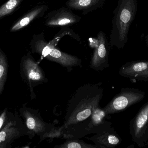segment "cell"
<instances>
[{"label":"cell","instance_id":"1","mask_svg":"<svg viewBox=\"0 0 148 148\" xmlns=\"http://www.w3.org/2000/svg\"><path fill=\"white\" fill-rule=\"evenodd\" d=\"M103 89L97 85L87 84L80 87L69 100L65 116L64 128L85 120L99 107Z\"/></svg>","mask_w":148,"mask_h":148},{"label":"cell","instance_id":"2","mask_svg":"<svg viewBox=\"0 0 148 148\" xmlns=\"http://www.w3.org/2000/svg\"><path fill=\"white\" fill-rule=\"evenodd\" d=\"M137 9V0H118L114 11L110 36V45L111 47L121 49L127 43L130 28Z\"/></svg>","mask_w":148,"mask_h":148},{"label":"cell","instance_id":"3","mask_svg":"<svg viewBox=\"0 0 148 148\" xmlns=\"http://www.w3.org/2000/svg\"><path fill=\"white\" fill-rule=\"evenodd\" d=\"M30 45L32 53H37L49 61L57 63L63 67H76L82 63L81 59L77 56L62 52L51 41L48 42L43 32L34 35Z\"/></svg>","mask_w":148,"mask_h":148},{"label":"cell","instance_id":"4","mask_svg":"<svg viewBox=\"0 0 148 148\" xmlns=\"http://www.w3.org/2000/svg\"><path fill=\"white\" fill-rule=\"evenodd\" d=\"M20 74L22 80L27 85L31 100L35 99L34 88L47 83L48 80L40 66L29 53L22 57L20 63Z\"/></svg>","mask_w":148,"mask_h":148},{"label":"cell","instance_id":"5","mask_svg":"<svg viewBox=\"0 0 148 148\" xmlns=\"http://www.w3.org/2000/svg\"><path fill=\"white\" fill-rule=\"evenodd\" d=\"M19 112L27 128V136L29 139H32L36 135L40 136L41 139L54 127L53 125L43 121L38 110L24 107L20 109Z\"/></svg>","mask_w":148,"mask_h":148},{"label":"cell","instance_id":"6","mask_svg":"<svg viewBox=\"0 0 148 148\" xmlns=\"http://www.w3.org/2000/svg\"><path fill=\"white\" fill-rule=\"evenodd\" d=\"M145 93L138 89H125L116 96L103 109L106 115L115 114L124 110L144 98Z\"/></svg>","mask_w":148,"mask_h":148},{"label":"cell","instance_id":"7","mask_svg":"<svg viewBox=\"0 0 148 148\" xmlns=\"http://www.w3.org/2000/svg\"><path fill=\"white\" fill-rule=\"evenodd\" d=\"M27 129L18 114H14L11 119L0 131V148H11L13 142L27 135Z\"/></svg>","mask_w":148,"mask_h":148},{"label":"cell","instance_id":"8","mask_svg":"<svg viewBox=\"0 0 148 148\" xmlns=\"http://www.w3.org/2000/svg\"><path fill=\"white\" fill-rule=\"evenodd\" d=\"M44 18L45 25L49 27H69L78 23L82 19L66 6L50 11Z\"/></svg>","mask_w":148,"mask_h":148},{"label":"cell","instance_id":"9","mask_svg":"<svg viewBox=\"0 0 148 148\" xmlns=\"http://www.w3.org/2000/svg\"><path fill=\"white\" fill-rule=\"evenodd\" d=\"M95 50L91 57L90 67L97 70H102L108 66L109 44L106 35L102 30L97 34V37L93 39Z\"/></svg>","mask_w":148,"mask_h":148},{"label":"cell","instance_id":"10","mask_svg":"<svg viewBox=\"0 0 148 148\" xmlns=\"http://www.w3.org/2000/svg\"><path fill=\"white\" fill-rule=\"evenodd\" d=\"M120 73L125 77L148 81V61L127 63L121 68Z\"/></svg>","mask_w":148,"mask_h":148},{"label":"cell","instance_id":"11","mask_svg":"<svg viewBox=\"0 0 148 148\" xmlns=\"http://www.w3.org/2000/svg\"><path fill=\"white\" fill-rule=\"evenodd\" d=\"M106 0H68L65 6L72 10L82 11V15L101 8Z\"/></svg>","mask_w":148,"mask_h":148},{"label":"cell","instance_id":"12","mask_svg":"<svg viewBox=\"0 0 148 148\" xmlns=\"http://www.w3.org/2000/svg\"><path fill=\"white\" fill-rule=\"evenodd\" d=\"M49 8V6L46 4L42 3L36 5L13 25L11 31H15L21 29L28 25L34 20L42 17Z\"/></svg>","mask_w":148,"mask_h":148},{"label":"cell","instance_id":"13","mask_svg":"<svg viewBox=\"0 0 148 148\" xmlns=\"http://www.w3.org/2000/svg\"><path fill=\"white\" fill-rule=\"evenodd\" d=\"M148 125V102L140 110L133 124V134L136 138L143 136Z\"/></svg>","mask_w":148,"mask_h":148},{"label":"cell","instance_id":"14","mask_svg":"<svg viewBox=\"0 0 148 148\" xmlns=\"http://www.w3.org/2000/svg\"><path fill=\"white\" fill-rule=\"evenodd\" d=\"M99 148H111L120 142L119 138L116 135L109 132H103L89 138Z\"/></svg>","mask_w":148,"mask_h":148},{"label":"cell","instance_id":"15","mask_svg":"<svg viewBox=\"0 0 148 148\" xmlns=\"http://www.w3.org/2000/svg\"><path fill=\"white\" fill-rule=\"evenodd\" d=\"M8 62L4 53L0 49V96L4 90L8 78Z\"/></svg>","mask_w":148,"mask_h":148},{"label":"cell","instance_id":"16","mask_svg":"<svg viewBox=\"0 0 148 148\" xmlns=\"http://www.w3.org/2000/svg\"><path fill=\"white\" fill-rule=\"evenodd\" d=\"M54 148H99L96 145L87 144L82 141L68 140L60 146H56Z\"/></svg>","mask_w":148,"mask_h":148},{"label":"cell","instance_id":"17","mask_svg":"<svg viewBox=\"0 0 148 148\" xmlns=\"http://www.w3.org/2000/svg\"><path fill=\"white\" fill-rule=\"evenodd\" d=\"M22 0H9L0 8V18L10 14L20 4Z\"/></svg>","mask_w":148,"mask_h":148},{"label":"cell","instance_id":"18","mask_svg":"<svg viewBox=\"0 0 148 148\" xmlns=\"http://www.w3.org/2000/svg\"><path fill=\"white\" fill-rule=\"evenodd\" d=\"M106 115L103 109H101L98 107L94 110L91 116V124L93 126H98L99 124H101L103 119Z\"/></svg>","mask_w":148,"mask_h":148},{"label":"cell","instance_id":"19","mask_svg":"<svg viewBox=\"0 0 148 148\" xmlns=\"http://www.w3.org/2000/svg\"><path fill=\"white\" fill-rule=\"evenodd\" d=\"M14 113L10 112L7 107L0 109V131L10 120Z\"/></svg>","mask_w":148,"mask_h":148},{"label":"cell","instance_id":"20","mask_svg":"<svg viewBox=\"0 0 148 148\" xmlns=\"http://www.w3.org/2000/svg\"><path fill=\"white\" fill-rule=\"evenodd\" d=\"M145 42H146V44L148 47V34L145 37Z\"/></svg>","mask_w":148,"mask_h":148}]
</instances>
